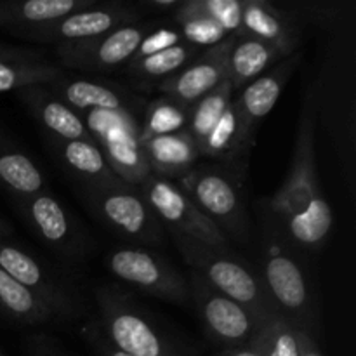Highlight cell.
I'll return each instance as SVG.
<instances>
[{"mask_svg": "<svg viewBox=\"0 0 356 356\" xmlns=\"http://www.w3.org/2000/svg\"><path fill=\"white\" fill-rule=\"evenodd\" d=\"M172 238L184 263L195 273L200 275L212 289L249 309L257 322L264 323L271 316L280 315L264 287L261 275L233 256L232 250L214 249L184 236L172 235Z\"/></svg>", "mask_w": 356, "mask_h": 356, "instance_id": "cell-1", "label": "cell"}, {"mask_svg": "<svg viewBox=\"0 0 356 356\" xmlns=\"http://www.w3.org/2000/svg\"><path fill=\"white\" fill-rule=\"evenodd\" d=\"M83 200L94 216L127 242L159 245L163 226L141 191L134 186H82Z\"/></svg>", "mask_w": 356, "mask_h": 356, "instance_id": "cell-2", "label": "cell"}, {"mask_svg": "<svg viewBox=\"0 0 356 356\" xmlns=\"http://www.w3.org/2000/svg\"><path fill=\"white\" fill-rule=\"evenodd\" d=\"M101 318L110 344L129 356H181L136 302L113 289L97 292Z\"/></svg>", "mask_w": 356, "mask_h": 356, "instance_id": "cell-3", "label": "cell"}, {"mask_svg": "<svg viewBox=\"0 0 356 356\" xmlns=\"http://www.w3.org/2000/svg\"><path fill=\"white\" fill-rule=\"evenodd\" d=\"M160 225L172 235L197 240L209 247L229 250L225 233L191 202L174 181L149 174L138 186Z\"/></svg>", "mask_w": 356, "mask_h": 356, "instance_id": "cell-4", "label": "cell"}, {"mask_svg": "<svg viewBox=\"0 0 356 356\" xmlns=\"http://www.w3.org/2000/svg\"><path fill=\"white\" fill-rule=\"evenodd\" d=\"M181 191L225 233L226 238L247 242L249 216L240 200L235 181L212 165H195L177 183Z\"/></svg>", "mask_w": 356, "mask_h": 356, "instance_id": "cell-5", "label": "cell"}, {"mask_svg": "<svg viewBox=\"0 0 356 356\" xmlns=\"http://www.w3.org/2000/svg\"><path fill=\"white\" fill-rule=\"evenodd\" d=\"M106 266L118 280L153 298L176 305L191 301L188 280L149 250L136 247L113 249L106 256Z\"/></svg>", "mask_w": 356, "mask_h": 356, "instance_id": "cell-6", "label": "cell"}, {"mask_svg": "<svg viewBox=\"0 0 356 356\" xmlns=\"http://www.w3.org/2000/svg\"><path fill=\"white\" fill-rule=\"evenodd\" d=\"M155 23H136L117 28L101 37L75 44L56 45V56L65 68L79 72H113L134 59L143 38Z\"/></svg>", "mask_w": 356, "mask_h": 356, "instance_id": "cell-7", "label": "cell"}, {"mask_svg": "<svg viewBox=\"0 0 356 356\" xmlns=\"http://www.w3.org/2000/svg\"><path fill=\"white\" fill-rule=\"evenodd\" d=\"M291 167L285 183L270 200V211L282 221L296 212H301L309 200L320 193L315 162V111L312 96H308L302 110Z\"/></svg>", "mask_w": 356, "mask_h": 356, "instance_id": "cell-8", "label": "cell"}, {"mask_svg": "<svg viewBox=\"0 0 356 356\" xmlns=\"http://www.w3.org/2000/svg\"><path fill=\"white\" fill-rule=\"evenodd\" d=\"M139 19H141V13L138 7L117 2H97L92 7L76 10L63 19L28 31L21 38L40 42V44H75V42L101 37L127 24H136L139 23Z\"/></svg>", "mask_w": 356, "mask_h": 356, "instance_id": "cell-9", "label": "cell"}, {"mask_svg": "<svg viewBox=\"0 0 356 356\" xmlns=\"http://www.w3.org/2000/svg\"><path fill=\"white\" fill-rule=\"evenodd\" d=\"M190 299L195 302L198 315L209 336L229 346L249 344L263 323L252 313L212 289L198 273L191 271L188 278Z\"/></svg>", "mask_w": 356, "mask_h": 356, "instance_id": "cell-10", "label": "cell"}, {"mask_svg": "<svg viewBox=\"0 0 356 356\" xmlns=\"http://www.w3.org/2000/svg\"><path fill=\"white\" fill-rule=\"evenodd\" d=\"M261 278L278 313L296 329L309 332L308 327L313 323V306L309 301L308 282L301 266L280 247L268 243Z\"/></svg>", "mask_w": 356, "mask_h": 356, "instance_id": "cell-11", "label": "cell"}, {"mask_svg": "<svg viewBox=\"0 0 356 356\" xmlns=\"http://www.w3.org/2000/svg\"><path fill=\"white\" fill-rule=\"evenodd\" d=\"M0 268L23 287L38 296L56 313V316L66 318L80 312L76 296L72 294V291L52 271L7 240H0Z\"/></svg>", "mask_w": 356, "mask_h": 356, "instance_id": "cell-12", "label": "cell"}, {"mask_svg": "<svg viewBox=\"0 0 356 356\" xmlns=\"http://www.w3.org/2000/svg\"><path fill=\"white\" fill-rule=\"evenodd\" d=\"M235 35H229L218 45H212L195 59H191L176 75L162 82L160 90L167 99L191 108L198 99L207 96L211 90L228 80V52L232 49Z\"/></svg>", "mask_w": 356, "mask_h": 356, "instance_id": "cell-13", "label": "cell"}, {"mask_svg": "<svg viewBox=\"0 0 356 356\" xmlns=\"http://www.w3.org/2000/svg\"><path fill=\"white\" fill-rule=\"evenodd\" d=\"M33 232L58 252L68 257H79L82 252V236L72 216L52 195L40 193L21 202Z\"/></svg>", "mask_w": 356, "mask_h": 356, "instance_id": "cell-14", "label": "cell"}, {"mask_svg": "<svg viewBox=\"0 0 356 356\" xmlns=\"http://www.w3.org/2000/svg\"><path fill=\"white\" fill-rule=\"evenodd\" d=\"M240 33L252 35L275 45L284 58L296 54L301 45V30L292 14L266 0H245Z\"/></svg>", "mask_w": 356, "mask_h": 356, "instance_id": "cell-15", "label": "cell"}, {"mask_svg": "<svg viewBox=\"0 0 356 356\" xmlns=\"http://www.w3.org/2000/svg\"><path fill=\"white\" fill-rule=\"evenodd\" d=\"M99 0H0V30L16 37L87 9Z\"/></svg>", "mask_w": 356, "mask_h": 356, "instance_id": "cell-16", "label": "cell"}, {"mask_svg": "<svg viewBox=\"0 0 356 356\" xmlns=\"http://www.w3.org/2000/svg\"><path fill=\"white\" fill-rule=\"evenodd\" d=\"M65 75L63 68L31 49L0 44V94L33 86H51Z\"/></svg>", "mask_w": 356, "mask_h": 356, "instance_id": "cell-17", "label": "cell"}, {"mask_svg": "<svg viewBox=\"0 0 356 356\" xmlns=\"http://www.w3.org/2000/svg\"><path fill=\"white\" fill-rule=\"evenodd\" d=\"M19 97L45 131L58 141H94L82 117L73 108L63 103L58 96L42 86L26 87L19 90Z\"/></svg>", "mask_w": 356, "mask_h": 356, "instance_id": "cell-18", "label": "cell"}, {"mask_svg": "<svg viewBox=\"0 0 356 356\" xmlns=\"http://www.w3.org/2000/svg\"><path fill=\"white\" fill-rule=\"evenodd\" d=\"M299 63H301V56L298 52L282 59V63H278L275 68H270L256 80H252L249 86H245L238 99H235L247 124L254 131H257L263 118L275 108L278 97L282 96V90L287 86L289 79L296 72Z\"/></svg>", "mask_w": 356, "mask_h": 356, "instance_id": "cell-19", "label": "cell"}, {"mask_svg": "<svg viewBox=\"0 0 356 356\" xmlns=\"http://www.w3.org/2000/svg\"><path fill=\"white\" fill-rule=\"evenodd\" d=\"M141 146L152 172L170 181L186 176L200 156L197 143L186 129L176 134L146 139Z\"/></svg>", "mask_w": 356, "mask_h": 356, "instance_id": "cell-20", "label": "cell"}, {"mask_svg": "<svg viewBox=\"0 0 356 356\" xmlns=\"http://www.w3.org/2000/svg\"><path fill=\"white\" fill-rule=\"evenodd\" d=\"M254 134L256 131L247 124L238 104L232 101L218 124L200 145L198 152H200V156H209V159L222 160V162H235L249 153L254 143Z\"/></svg>", "mask_w": 356, "mask_h": 356, "instance_id": "cell-21", "label": "cell"}, {"mask_svg": "<svg viewBox=\"0 0 356 356\" xmlns=\"http://www.w3.org/2000/svg\"><path fill=\"white\" fill-rule=\"evenodd\" d=\"M54 148L66 169L82 186H129L111 170L99 145L94 141H58Z\"/></svg>", "mask_w": 356, "mask_h": 356, "instance_id": "cell-22", "label": "cell"}, {"mask_svg": "<svg viewBox=\"0 0 356 356\" xmlns=\"http://www.w3.org/2000/svg\"><path fill=\"white\" fill-rule=\"evenodd\" d=\"M54 96L68 104L76 113L90 110H131V97L117 87L86 79H66L65 75L51 83Z\"/></svg>", "mask_w": 356, "mask_h": 356, "instance_id": "cell-23", "label": "cell"}, {"mask_svg": "<svg viewBox=\"0 0 356 356\" xmlns=\"http://www.w3.org/2000/svg\"><path fill=\"white\" fill-rule=\"evenodd\" d=\"M278 59L285 58L275 45L259 40L252 35H235L226 61L228 82L232 83L233 89L249 86L252 80L268 72Z\"/></svg>", "mask_w": 356, "mask_h": 356, "instance_id": "cell-24", "label": "cell"}, {"mask_svg": "<svg viewBox=\"0 0 356 356\" xmlns=\"http://www.w3.org/2000/svg\"><path fill=\"white\" fill-rule=\"evenodd\" d=\"M99 148L103 149L111 170L129 186L138 188L149 174H153L139 141V134L111 136L99 143Z\"/></svg>", "mask_w": 356, "mask_h": 356, "instance_id": "cell-25", "label": "cell"}, {"mask_svg": "<svg viewBox=\"0 0 356 356\" xmlns=\"http://www.w3.org/2000/svg\"><path fill=\"white\" fill-rule=\"evenodd\" d=\"M0 313L23 325L52 322L56 313L38 296L14 280L0 268Z\"/></svg>", "mask_w": 356, "mask_h": 356, "instance_id": "cell-26", "label": "cell"}, {"mask_svg": "<svg viewBox=\"0 0 356 356\" xmlns=\"http://www.w3.org/2000/svg\"><path fill=\"white\" fill-rule=\"evenodd\" d=\"M0 188L24 202L44 193L45 179L28 155L13 148H0Z\"/></svg>", "mask_w": 356, "mask_h": 356, "instance_id": "cell-27", "label": "cell"}, {"mask_svg": "<svg viewBox=\"0 0 356 356\" xmlns=\"http://www.w3.org/2000/svg\"><path fill=\"white\" fill-rule=\"evenodd\" d=\"M332 209L322 193L315 195L301 212L284 219L291 238L298 245L316 249L325 242L332 228Z\"/></svg>", "mask_w": 356, "mask_h": 356, "instance_id": "cell-28", "label": "cell"}, {"mask_svg": "<svg viewBox=\"0 0 356 356\" xmlns=\"http://www.w3.org/2000/svg\"><path fill=\"white\" fill-rule=\"evenodd\" d=\"M233 90L235 89H233L232 83L228 80H225L221 86L216 87L214 90H211L207 96L198 99L190 108L186 131L190 132V136L197 143L198 148H200V145L205 141L209 132L214 129V125L218 124V120L222 117L226 108L233 101Z\"/></svg>", "mask_w": 356, "mask_h": 356, "instance_id": "cell-29", "label": "cell"}, {"mask_svg": "<svg viewBox=\"0 0 356 356\" xmlns=\"http://www.w3.org/2000/svg\"><path fill=\"white\" fill-rule=\"evenodd\" d=\"M245 0H184L174 19L205 17L218 23L228 35L242 31V16Z\"/></svg>", "mask_w": 356, "mask_h": 356, "instance_id": "cell-30", "label": "cell"}, {"mask_svg": "<svg viewBox=\"0 0 356 356\" xmlns=\"http://www.w3.org/2000/svg\"><path fill=\"white\" fill-rule=\"evenodd\" d=\"M197 52L198 47L183 42V44L174 45L167 51L156 52L148 58L134 59L127 65V72L134 76H141V79L156 80L163 79V76H172L181 68H184L191 59L197 58Z\"/></svg>", "mask_w": 356, "mask_h": 356, "instance_id": "cell-31", "label": "cell"}, {"mask_svg": "<svg viewBox=\"0 0 356 356\" xmlns=\"http://www.w3.org/2000/svg\"><path fill=\"white\" fill-rule=\"evenodd\" d=\"M188 113H190V108L174 103L167 97L153 101L145 111V120L139 129V141L143 143L146 139L184 131L188 124Z\"/></svg>", "mask_w": 356, "mask_h": 356, "instance_id": "cell-32", "label": "cell"}, {"mask_svg": "<svg viewBox=\"0 0 356 356\" xmlns=\"http://www.w3.org/2000/svg\"><path fill=\"white\" fill-rule=\"evenodd\" d=\"M264 356H299V329L282 315L268 318L252 341Z\"/></svg>", "mask_w": 356, "mask_h": 356, "instance_id": "cell-33", "label": "cell"}, {"mask_svg": "<svg viewBox=\"0 0 356 356\" xmlns=\"http://www.w3.org/2000/svg\"><path fill=\"white\" fill-rule=\"evenodd\" d=\"M86 124L89 134L96 139L99 145L103 139L111 138L117 134H139L141 124L136 118L134 111L131 110H90L79 113Z\"/></svg>", "mask_w": 356, "mask_h": 356, "instance_id": "cell-34", "label": "cell"}, {"mask_svg": "<svg viewBox=\"0 0 356 356\" xmlns=\"http://www.w3.org/2000/svg\"><path fill=\"white\" fill-rule=\"evenodd\" d=\"M176 23L183 40L195 47H212L229 37L218 23L205 17H181Z\"/></svg>", "mask_w": 356, "mask_h": 356, "instance_id": "cell-35", "label": "cell"}, {"mask_svg": "<svg viewBox=\"0 0 356 356\" xmlns=\"http://www.w3.org/2000/svg\"><path fill=\"white\" fill-rule=\"evenodd\" d=\"M183 35H181L179 28L174 26H159L153 28L145 38H143L141 45L138 47L134 59L148 58V56L156 54V52L167 51V49L174 47V45L183 44ZM132 59V61H134Z\"/></svg>", "mask_w": 356, "mask_h": 356, "instance_id": "cell-36", "label": "cell"}, {"mask_svg": "<svg viewBox=\"0 0 356 356\" xmlns=\"http://www.w3.org/2000/svg\"><path fill=\"white\" fill-rule=\"evenodd\" d=\"M184 0H143L138 3L139 13L152 14H176Z\"/></svg>", "mask_w": 356, "mask_h": 356, "instance_id": "cell-37", "label": "cell"}, {"mask_svg": "<svg viewBox=\"0 0 356 356\" xmlns=\"http://www.w3.org/2000/svg\"><path fill=\"white\" fill-rule=\"evenodd\" d=\"M299 356H322L309 332L299 329Z\"/></svg>", "mask_w": 356, "mask_h": 356, "instance_id": "cell-38", "label": "cell"}, {"mask_svg": "<svg viewBox=\"0 0 356 356\" xmlns=\"http://www.w3.org/2000/svg\"><path fill=\"white\" fill-rule=\"evenodd\" d=\"M219 356H264L263 351L259 350V346H256L254 343L242 344V346H233L229 350H226L225 353Z\"/></svg>", "mask_w": 356, "mask_h": 356, "instance_id": "cell-39", "label": "cell"}, {"mask_svg": "<svg viewBox=\"0 0 356 356\" xmlns=\"http://www.w3.org/2000/svg\"><path fill=\"white\" fill-rule=\"evenodd\" d=\"M13 233H14L13 226H10L9 221L0 214V240H7Z\"/></svg>", "mask_w": 356, "mask_h": 356, "instance_id": "cell-40", "label": "cell"}, {"mask_svg": "<svg viewBox=\"0 0 356 356\" xmlns=\"http://www.w3.org/2000/svg\"><path fill=\"white\" fill-rule=\"evenodd\" d=\"M103 350H104V353H106V356H129V355L122 353V351H118L117 348H113V346H111L110 343H108V344H104V346H103Z\"/></svg>", "mask_w": 356, "mask_h": 356, "instance_id": "cell-41", "label": "cell"}, {"mask_svg": "<svg viewBox=\"0 0 356 356\" xmlns=\"http://www.w3.org/2000/svg\"><path fill=\"white\" fill-rule=\"evenodd\" d=\"M0 356H2V355H0Z\"/></svg>", "mask_w": 356, "mask_h": 356, "instance_id": "cell-42", "label": "cell"}]
</instances>
